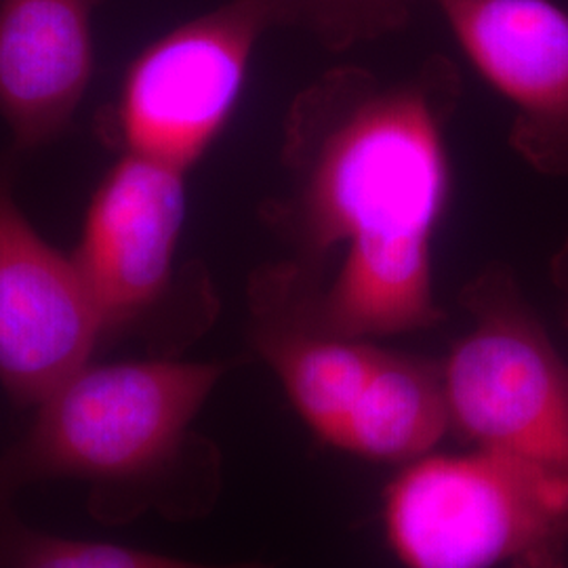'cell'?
<instances>
[{"mask_svg":"<svg viewBox=\"0 0 568 568\" xmlns=\"http://www.w3.org/2000/svg\"><path fill=\"white\" fill-rule=\"evenodd\" d=\"M291 23L304 21L326 41L377 34L405 20V0H283Z\"/></svg>","mask_w":568,"mask_h":568,"instance_id":"4fadbf2b","label":"cell"},{"mask_svg":"<svg viewBox=\"0 0 568 568\" xmlns=\"http://www.w3.org/2000/svg\"><path fill=\"white\" fill-rule=\"evenodd\" d=\"M469 61L516 108L511 150L568 178V13L551 0H434Z\"/></svg>","mask_w":568,"mask_h":568,"instance_id":"ba28073f","label":"cell"},{"mask_svg":"<svg viewBox=\"0 0 568 568\" xmlns=\"http://www.w3.org/2000/svg\"><path fill=\"white\" fill-rule=\"evenodd\" d=\"M386 525L408 568H565L568 469L490 448L426 455L387 488Z\"/></svg>","mask_w":568,"mask_h":568,"instance_id":"3957f363","label":"cell"},{"mask_svg":"<svg viewBox=\"0 0 568 568\" xmlns=\"http://www.w3.org/2000/svg\"><path fill=\"white\" fill-rule=\"evenodd\" d=\"M0 568H272L257 562L201 565L182 558L87 541L41 530L23 520L16 499L0 497Z\"/></svg>","mask_w":568,"mask_h":568,"instance_id":"7c38bea8","label":"cell"},{"mask_svg":"<svg viewBox=\"0 0 568 568\" xmlns=\"http://www.w3.org/2000/svg\"><path fill=\"white\" fill-rule=\"evenodd\" d=\"M278 23H291L283 0H227L148 44L110 110V142L180 171L199 163L241 98L255 44Z\"/></svg>","mask_w":568,"mask_h":568,"instance_id":"8992f818","label":"cell"},{"mask_svg":"<svg viewBox=\"0 0 568 568\" xmlns=\"http://www.w3.org/2000/svg\"><path fill=\"white\" fill-rule=\"evenodd\" d=\"M549 270H551V283L560 295V304H562L565 321L568 325V236L565 239V243L560 244V248L556 251V255L551 257Z\"/></svg>","mask_w":568,"mask_h":568,"instance_id":"5bb4252c","label":"cell"},{"mask_svg":"<svg viewBox=\"0 0 568 568\" xmlns=\"http://www.w3.org/2000/svg\"><path fill=\"white\" fill-rule=\"evenodd\" d=\"M248 335L288 400L316 436L339 447L384 347L314 323L288 262L260 267L248 283Z\"/></svg>","mask_w":568,"mask_h":568,"instance_id":"9c48e42d","label":"cell"},{"mask_svg":"<svg viewBox=\"0 0 568 568\" xmlns=\"http://www.w3.org/2000/svg\"><path fill=\"white\" fill-rule=\"evenodd\" d=\"M185 171L122 154L103 178L72 253L95 305L103 344L142 342L178 358L217 316L201 267L178 265Z\"/></svg>","mask_w":568,"mask_h":568,"instance_id":"277c9868","label":"cell"},{"mask_svg":"<svg viewBox=\"0 0 568 568\" xmlns=\"http://www.w3.org/2000/svg\"><path fill=\"white\" fill-rule=\"evenodd\" d=\"M102 345L74 257L26 220L0 173V386L16 405L37 408Z\"/></svg>","mask_w":568,"mask_h":568,"instance_id":"52a82bcc","label":"cell"},{"mask_svg":"<svg viewBox=\"0 0 568 568\" xmlns=\"http://www.w3.org/2000/svg\"><path fill=\"white\" fill-rule=\"evenodd\" d=\"M447 432L443 363L384 347L337 448L377 462H417Z\"/></svg>","mask_w":568,"mask_h":568,"instance_id":"8fae6325","label":"cell"},{"mask_svg":"<svg viewBox=\"0 0 568 568\" xmlns=\"http://www.w3.org/2000/svg\"><path fill=\"white\" fill-rule=\"evenodd\" d=\"M224 363H89L37 406L16 445L0 453V497L74 480L103 525L148 511L201 516L222 485L220 453L192 426L224 377Z\"/></svg>","mask_w":568,"mask_h":568,"instance_id":"7a4b0ae2","label":"cell"},{"mask_svg":"<svg viewBox=\"0 0 568 568\" xmlns=\"http://www.w3.org/2000/svg\"><path fill=\"white\" fill-rule=\"evenodd\" d=\"M98 0H0V116L18 148L70 124L93 74Z\"/></svg>","mask_w":568,"mask_h":568,"instance_id":"30bf717a","label":"cell"},{"mask_svg":"<svg viewBox=\"0 0 568 568\" xmlns=\"http://www.w3.org/2000/svg\"><path fill=\"white\" fill-rule=\"evenodd\" d=\"M471 318L443 361L448 426L471 447L568 469V365L506 267L459 293Z\"/></svg>","mask_w":568,"mask_h":568,"instance_id":"5b68a950","label":"cell"},{"mask_svg":"<svg viewBox=\"0 0 568 568\" xmlns=\"http://www.w3.org/2000/svg\"><path fill=\"white\" fill-rule=\"evenodd\" d=\"M459 95L447 58L403 81L361 68L326 72L295 100L284 129L288 190L265 204L293 246L316 325L347 339L426 331L432 239L448 199L445 129Z\"/></svg>","mask_w":568,"mask_h":568,"instance_id":"6da1fadb","label":"cell"}]
</instances>
